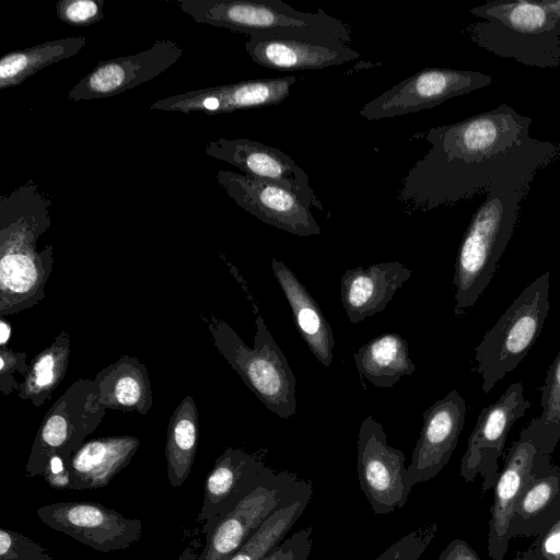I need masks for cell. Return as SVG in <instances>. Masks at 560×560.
Here are the masks:
<instances>
[{"mask_svg": "<svg viewBox=\"0 0 560 560\" xmlns=\"http://www.w3.org/2000/svg\"><path fill=\"white\" fill-rule=\"evenodd\" d=\"M205 152L236 166L247 176L288 189L311 208L324 210L311 186L308 175L278 148L244 138H218L207 143Z\"/></svg>", "mask_w": 560, "mask_h": 560, "instance_id": "obj_15", "label": "cell"}, {"mask_svg": "<svg viewBox=\"0 0 560 560\" xmlns=\"http://www.w3.org/2000/svg\"><path fill=\"white\" fill-rule=\"evenodd\" d=\"M545 456L522 433L509 448L493 486L488 530V555L491 560L504 559L511 540L508 532L514 506Z\"/></svg>", "mask_w": 560, "mask_h": 560, "instance_id": "obj_19", "label": "cell"}, {"mask_svg": "<svg viewBox=\"0 0 560 560\" xmlns=\"http://www.w3.org/2000/svg\"><path fill=\"white\" fill-rule=\"evenodd\" d=\"M357 450L360 488L374 513L384 515L404 508L412 490L406 456L388 444L383 425L372 416L361 422Z\"/></svg>", "mask_w": 560, "mask_h": 560, "instance_id": "obj_9", "label": "cell"}, {"mask_svg": "<svg viewBox=\"0 0 560 560\" xmlns=\"http://www.w3.org/2000/svg\"><path fill=\"white\" fill-rule=\"evenodd\" d=\"M312 527L302 528L283 539L262 560H307L312 550Z\"/></svg>", "mask_w": 560, "mask_h": 560, "instance_id": "obj_36", "label": "cell"}, {"mask_svg": "<svg viewBox=\"0 0 560 560\" xmlns=\"http://www.w3.org/2000/svg\"><path fill=\"white\" fill-rule=\"evenodd\" d=\"M51 198L28 179L0 197V315L28 310L45 298L54 246L37 250L50 228Z\"/></svg>", "mask_w": 560, "mask_h": 560, "instance_id": "obj_1", "label": "cell"}, {"mask_svg": "<svg viewBox=\"0 0 560 560\" xmlns=\"http://www.w3.org/2000/svg\"><path fill=\"white\" fill-rule=\"evenodd\" d=\"M176 3L198 23L249 36L345 44L352 40L350 27L323 9L302 12L281 0H178Z\"/></svg>", "mask_w": 560, "mask_h": 560, "instance_id": "obj_2", "label": "cell"}, {"mask_svg": "<svg viewBox=\"0 0 560 560\" xmlns=\"http://www.w3.org/2000/svg\"><path fill=\"white\" fill-rule=\"evenodd\" d=\"M353 359L360 375L380 388L392 387L416 371L407 340L396 332L383 334L362 345Z\"/></svg>", "mask_w": 560, "mask_h": 560, "instance_id": "obj_26", "label": "cell"}, {"mask_svg": "<svg viewBox=\"0 0 560 560\" xmlns=\"http://www.w3.org/2000/svg\"><path fill=\"white\" fill-rule=\"evenodd\" d=\"M94 381L98 388V404L104 409L147 415L152 407L149 372L137 357L121 355L98 372Z\"/></svg>", "mask_w": 560, "mask_h": 560, "instance_id": "obj_25", "label": "cell"}, {"mask_svg": "<svg viewBox=\"0 0 560 560\" xmlns=\"http://www.w3.org/2000/svg\"><path fill=\"white\" fill-rule=\"evenodd\" d=\"M272 470L256 455L241 448H225L215 459L205 481L203 501L199 512V520L203 522L202 533L211 532Z\"/></svg>", "mask_w": 560, "mask_h": 560, "instance_id": "obj_16", "label": "cell"}, {"mask_svg": "<svg viewBox=\"0 0 560 560\" xmlns=\"http://www.w3.org/2000/svg\"><path fill=\"white\" fill-rule=\"evenodd\" d=\"M477 71L425 68L365 103L359 110L366 120L418 113L491 83Z\"/></svg>", "mask_w": 560, "mask_h": 560, "instance_id": "obj_10", "label": "cell"}, {"mask_svg": "<svg viewBox=\"0 0 560 560\" xmlns=\"http://www.w3.org/2000/svg\"><path fill=\"white\" fill-rule=\"evenodd\" d=\"M560 512V468L545 456L521 493L510 521L509 537L537 536Z\"/></svg>", "mask_w": 560, "mask_h": 560, "instance_id": "obj_23", "label": "cell"}, {"mask_svg": "<svg viewBox=\"0 0 560 560\" xmlns=\"http://www.w3.org/2000/svg\"><path fill=\"white\" fill-rule=\"evenodd\" d=\"M466 412L465 399L456 389L423 412L420 435L407 466V481L411 488L438 476L448 463L464 428Z\"/></svg>", "mask_w": 560, "mask_h": 560, "instance_id": "obj_18", "label": "cell"}, {"mask_svg": "<svg viewBox=\"0 0 560 560\" xmlns=\"http://www.w3.org/2000/svg\"><path fill=\"white\" fill-rule=\"evenodd\" d=\"M0 560H54L38 542L21 533L0 529Z\"/></svg>", "mask_w": 560, "mask_h": 560, "instance_id": "obj_34", "label": "cell"}, {"mask_svg": "<svg viewBox=\"0 0 560 560\" xmlns=\"http://www.w3.org/2000/svg\"><path fill=\"white\" fill-rule=\"evenodd\" d=\"M513 223L498 197L487 199L472 215L455 261V316L474 306L492 280Z\"/></svg>", "mask_w": 560, "mask_h": 560, "instance_id": "obj_7", "label": "cell"}, {"mask_svg": "<svg viewBox=\"0 0 560 560\" xmlns=\"http://www.w3.org/2000/svg\"><path fill=\"white\" fill-rule=\"evenodd\" d=\"M215 178L236 205L264 223L298 236L322 233L312 208L288 189L231 171L221 170Z\"/></svg>", "mask_w": 560, "mask_h": 560, "instance_id": "obj_13", "label": "cell"}, {"mask_svg": "<svg viewBox=\"0 0 560 560\" xmlns=\"http://www.w3.org/2000/svg\"><path fill=\"white\" fill-rule=\"evenodd\" d=\"M513 560H541V559L536 558L535 556H533L530 552H528L526 550L523 553H521L520 556H517L516 558H514Z\"/></svg>", "mask_w": 560, "mask_h": 560, "instance_id": "obj_42", "label": "cell"}, {"mask_svg": "<svg viewBox=\"0 0 560 560\" xmlns=\"http://www.w3.org/2000/svg\"><path fill=\"white\" fill-rule=\"evenodd\" d=\"M30 364L26 363V352H15L10 348H0V390L8 396L19 390L21 383L14 378L15 373L26 375Z\"/></svg>", "mask_w": 560, "mask_h": 560, "instance_id": "obj_37", "label": "cell"}, {"mask_svg": "<svg viewBox=\"0 0 560 560\" xmlns=\"http://www.w3.org/2000/svg\"><path fill=\"white\" fill-rule=\"evenodd\" d=\"M199 436L198 410L191 396L184 397L170 418L165 459L167 479L180 487L188 478L197 452Z\"/></svg>", "mask_w": 560, "mask_h": 560, "instance_id": "obj_27", "label": "cell"}, {"mask_svg": "<svg viewBox=\"0 0 560 560\" xmlns=\"http://www.w3.org/2000/svg\"><path fill=\"white\" fill-rule=\"evenodd\" d=\"M255 323L252 348L223 320L209 322V331L219 352L265 407L290 419L296 413L294 373L260 315Z\"/></svg>", "mask_w": 560, "mask_h": 560, "instance_id": "obj_3", "label": "cell"}, {"mask_svg": "<svg viewBox=\"0 0 560 560\" xmlns=\"http://www.w3.org/2000/svg\"><path fill=\"white\" fill-rule=\"evenodd\" d=\"M173 40H156L140 52L100 61L68 93L70 101L107 98L133 89L170 69L183 56Z\"/></svg>", "mask_w": 560, "mask_h": 560, "instance_id": "obj_14", "label": "cell"}, {"mask_svg": "<svg viewBox=\"0 0 560 560\" xmlns=\"http://www.w3.org/2000/svg\"><path fill=\"white\" fill-rule=\"evenodd\" d=\"M252 60L276 70H319L360 58V52L340 42H310L277 36H249L245 44Z\"/></svg>", "mask_w": 560, "mask_h": 560, "instance_id": "obj_20", "label": "cell"}, {"mask_svg": "<svg viewBox=\"0 0 560 560\" xmlns=\"http://www.w3.org/2000/svg\"><path fill=\"white\" fill-rule=\"evenodd\" d=\"M550 272L532 281L486 332L475 349L481 389L489 393L527 355L539 337L549 308Z\"/></svg>", "mask_w": 560, "mask_h": 560, "instance_id": "obj_4", "label": "cell"}, {"mask_svg": "<svg viewBox=\"0 0 560 560\" xmlns=\"http://www.w3.org/2000/svg\"><path fill=\"white\" fill-rule=\"evenodd\" d=\"M36 514L51 529L101 552L127 549L142 537L139 518H128L97 502H54L39 506Z\"/></svg>", "mask_w": 560, "mask_h": 560, "instance_id": "obj_11", "label": "cell"}, {"mask_svg": "<svg viewBox=\"0 0 560 560\" xmlns=\"http://www.w3.org/2000/svg\"><path fill=\"white\" fill-rule=\"evenodd\" d=\"M313 491L273 513L229 560H262L276 548L305 511Z\"/></svg>", "mask_w": 560, "mask_h": 560, "instance_id": "obj_31", "label": "cell"}, {"mask_svg": "<svg viewBox=\"0 0 560 560\" xmlns=\"http://www.w3.org/2000/svg\"><path fill=\"white\" fill-rule=\"evenodd\" d=\"M530 407L522 382L511 384L492 404L480 411L460 459L459 475L465 481L482 479L481 489H493L499 474V458L515 422Z\"/></svg>", "mask_w": 560, "mask_h": 560, "instance_id": "obj_12", "label": "cell"}, {"mask_svg": "<svg viewBox=\"0 0 560 560\" xmlns=\"http://www.w3.org/2000/svg\"><path fill=\"white\" fill-rule=\"evenodd\" d=\"M411 273L400 261L346 270L340 279V298L348 319L355 324L383 312Z\"/></svg>", "mask_w": 560, "mask_h": 560, "instance_id": "obj_21", "label": "cell"}, {"mask_svg": "<svg viewBox=\"0 0 560 560\" xmlns=\"http://www.w3.org/2000/svg\"><path fill=\"white\" fill-rule=\"evenodd\" d=\"M105 415L106 409L98 404L96 382L88 378L73 382L45 415L25 465V475L30 478L44 476L54 456L60 457L68 468L71 456Z\"/></svg>", "mask_w": 560, "mask_h": 560, "instance_id": "obj_6", "label": "cell"}, {"mask_svg": "<svg viewBox=\"0 0 560 560\" xmlns=\"http://www.w3.org/2000/svg\"><path fill=\"white\" fill-rule=\"evenodd\" d=\"M510 107L470 117L455 125L432 128L425 135L432 148L416 162L423 172L450 175L511 148L527 125Z\"/></svg>", "mask_w": 560, "mask_h": 560, "instance_id": "obj_5", "label": "cell"}, {"mask_svg": "<svg viewBox=\"0 0 560 560\" xmlns=\"http://www.w3.org/2000/svg\"><path fill=\"white\" fill-rule=\"evenodd\" d=\"M471 13L499 20L511 30L527 34L550 32L560 22L541 1L492 2L471 9Z\"/></svg>", "mask_w": 560, "mask_h": 560, "instance_id": "obj_32", "label": "cell"}, {"mask_svg": "<svg viewBox=\"0 0 560 560\" xmlns=\"http://www.w3.org/2000/svg\"><path fill=\"white\" fill-rule=\"evenodd\" d=\"M103 5V0H60L56 12L66 24L89 26L104 19Z\"/></svg>", "mask_w": 560, "mask_h": 560, "instance_id": "obj_35", "label": "cell"}, {"mask_svg": "<svg viewBox=\"0 0 560 560\" xmlns=\"http://www.w3.org/2000/svg\"><path fill=\"white\" fill-rule=\"evenodd\" d=\"M540 406L539 417L532 419L521 433L550 456L560 442V350L547 371Z\"/></svg>", "mask_w": 560, "mask_h": 560, "instance_id": "obj_30", "label": "cell"}, {"mask_svg": "<svg viewBox=\"0 0 560 560\" xmlns=\"http://www.w3.org/2000/svg\"><path fill=\"white\" fill-rule=\"evenodd\" d=\"M436 560H481L471 546L464 539H453Z\"/></svg>", "mask_w": 560, "mask_h": 560, "instance_id": "obj_39", "label": "cell"}, {"mask_svg": "<svg viewBox=\"0 0 560 560\" xmlns=\"http://www.w3.org/2000/svg\"><path fill=\"white\" fill-rule=\"evenodd\" d=\"M271 268L291 306L298 331L316 359L324 366H330L335 339L327 318L314 298L287 265L272 258Z\"/></svg>", "mask_w": 560, "mask_h": 560, "instance_id": "obj_24", "label": "cell"}, {"mask_svg": "<svg viewBox=\"0 0 560 560\" xmlns=\"http://www.w3.org/2000/svg\"><path fill=\"white\" fill-rule=\"evenodd\" d=\"M71 351V339L62 330L30 363V369L18 390L23 400H31L35 407L50 399L52 392L65 378Z\"/></svg>", "mask_w": 560, "mask_h": 560, "instance_id": "obj_29", "label": "cell"}, {"mask_svg": "<svg viewBox=\"0 0 560 560\" xmlns=\"http://www.w3.org/2000/svg\"><path fill=\"white\" fill-rule=\"evenodd\" d=\"M85 44L84 36H74L4 54L0 59V89L20 85L47 66L77 55Z\"/></svg>", "mask_w": 560, "mask_h": 560, "instance_id": "obj_28", "label": "cell"}, {"mask_svg": "<svg viewBox=\"0 0 560 560\" xmlns=\"http://www.w3.org/2000/svg\"><path fill=\"white\" fill-rule=\"evenodd\" d=\"M436 530V523L425 524L395 541L375 560H418L432 542Z\"/></svg>", "mask_w": 560, "mask_h": 560, "instance_id": "obj_33", "label": "cell"}, {"mask_svg": "<svg viewBox=\"0 0 560 560\" xmlns=\"http://www.w3.org/2000/svg\"><path fill=\"white\" fill-rule=\"evenodd\" d=\"M295 81L294 75H288L210 86L163 97L153 102L150 108L183 114H224L237 109L271 106L289 96Z\"/></svg>", "mask_w": 560, "mask_h": 560, "instance_id": "obj_17", "label": "cell"}, {"mask_svg": "<svg viewBox=\"0 0 560 560\" xmlns=\"http://www.w3.org/2000/svg\"><path fill=\"white\" fill-rule=\"evenodd\" d=\"M11 337V325L3 316L0 319V348H5Z\"/></svg>", "mask_w": 560, "mask_h": 560, "instance_id": "obj_40", "label": "cell"}, {"mask_svg": "<svg viewBox=\"0 0 560 560\" xmlns=\"http://www.w3.org/2000/svg\"><path fill=\"white\" fill-rule=\"evenodd\" d=\"M197 558L196 552L190 547H187L175 560H197Z\"/></svg>", "mask_w": 560, "mask_h": 560, "instance_id": "obj_41", "label": "cell"}, {"mask_svg": "<svg viewBox=\"0 0 560 560\" xmlns=\"http://www.w3.org/2000/svg\"><path fill=\"white\" fill-rule=\"evenodd\" d=\"M140 446L133 435L86 441L70 458L69 490H93L107 486L132 459Z\"/></svg>", "mask_w": 560, "mask_h": 560, "instance_id": "obj_22", "label": "cell"}, {"mask_svg": "<svg viewBox=\"0 0 560 560\" xmlns=\"http://www.w3.org/2000/svg\"><path fill=\"white\" fill-rule=\"evenodd\" d=\"M527 551L541 560H560V512L536 536Z\"/></svg>", "mask_w": 560, "mask_h": 560, "instance_id": "obj_38", "label": "cell"}, {"mask_svg": "<svg viewBox=\"0 0 560 560\" xmlns=\"http://www.w3.org/2000/svg\"><path fill=\"white\" fill-rule=\"evenodd\" d=\"M313 491L312 483L289 471H275L206 534L197 560H229L277 511Z\"/></svg>", "mask_w": 560, "mask_h": 560, "instance_id": "obj_8", "label": "cell"}]
</instances>
